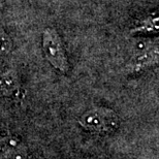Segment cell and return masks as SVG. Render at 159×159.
<instances>
[{
    "label": "cell",
    "mask_w": 159,
    "mask_h": 159,
    "mask_svg": "<svg viewBox=\"0 0 159 159\" xmlns=\"http://www.w3.org/2000/svg\"><path fill=\"white\" fill-rule=\"evenodd\" d=\"M43 49L47 60L63 74L68 70L64 44L54 28H46L43 33Z\"/></svg>",
    "instance_id": "6da1fadb"
},
{
    "label": "cell",
    "mask_w": 159,
    "mask_h": 159,
    "mask_svg": "<svg viewBox=\"0 0 159 159\" xmlns=\"http://www.w3.org/2000/svg\"><path fill=\"white\" fill-rule=\"evenodd\" d=\"M81 125L90 131L112 132L118 126V118L107 109H94L84 114L80 119Z\"/></svg>",
    "instance_id": "7a4b0ae2"
},
{
    "label": "cell",
    "mask_w": 159,
    "mask_h": 159,
    "mask_svg": "<svg viewBox=\"0 0 159 159\" xmlns=\"http://www.w3.org/2000/svg\"><path fill=\"white\" fill-rule=\"evenodd\" d=\"M157 48L136 50L129 65L133 71H139L147 66L153 65L157 62Z\"/></svg>",
    "instance_id": "3957f363"
},
{
    "label": "cell",
    "mask_w": 159,
    "mask_h": 159,
    "mask_svg": "<svg viewBox=\"0 0 159 159\" xmlns=\"http://www.w3.org/2000/svg\"><path fill=\"white\" fill-rule=\"evenodd\" d=\"M0 159H26L23 146L16 139H0Z\"/></svg>",
    "instance_id": "277c9868"
},
{
    "label": "cell",
    "mask_w": 159,
    "mask_h": 159,
    "mask_svg": "<svg viewBox=\"0 0 159 159\" xmlns=\"http://www.w3.org/2000/svg\"><path fill=\"white\" fill-rule=\"evenodd\" d=\"M131 33H156L158 32V17L150 15L136 23L135 27L130 30Z\"/></svg>",
    "instance_id": "5b68a950"
},
{
    "label": "cell",
    "mask_w": 159,
    "mask_h": 159,
    "mask_svg": "<svg viewBox=\"0 0 159 159\" xmlns=\"http://www.w3.org/2000/svg\"><path fill=\"white\" fill-rule=\"evenodd\" d=\"M0 91L5 95H11L19 91V82L14 72H6L0 77Z\"/></svg>",
    "instance_id": "8992f818"
},
{
    "label": "cell",
    "mask_w": 159,
    "mask_h": 159,
    "mask_svg": "<svg viewBox=\"0 0 159 159\" xmlns=\"http://www.w3.org/2000/svg\"><path fill=\"white\" fill-rule=\"evenodd\" d=\"M12 47L11 39L7 34L0 31V57L7 55Z\"/></svg>",
    "instance_id": "52a82bcc"
}]
</instances>
